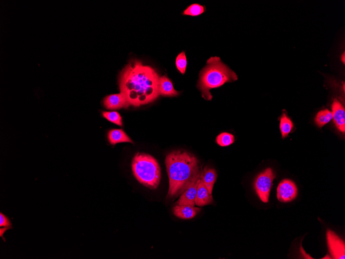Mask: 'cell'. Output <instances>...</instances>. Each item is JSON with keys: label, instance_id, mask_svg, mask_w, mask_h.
<instances>
[{"label": "cell", "instance_id": "6da1fadb", "mask_svg": "<svg viewBox=\"0 0 345 259\" xmlns=\"http://www.w3.org/2000/svg\"><path fill=\"white\" fill-rule=\"evenodd\" d=\"M160 77L152 67L136 59H131L120 72L119 87L128 107L148 104L159 96Z\"/></svg>", "mask_w": 345, "mask_h": 259}, {"label": "cell", "instance_id": "7a4b0ae2", "mask_svg": "<svg viewBox=\"0 0 345 259\" xmlns=\"http://www.w3.org/2000/svg\"><path fill=\"white\" fill-rule=\"evenodd\" d=\"M169 179L167 197L181 196L201 174L202 168L198 158L186 151H175L168 154L165 160Z\"/></svg>", "mask_w": 345, "mask_h": 259}, {"label": "cell", "instance_id": "3957f363", "mask_svg": "<svg viewBox=\"0 0 345 259\" xmlns=\"http://www.w3.org/2000/svg\"><path fill=\"white\" fill-rule=\"evenodd\" d=\"M237 79L236 73L225 64L220 58L212 57L200 72L198 88L201 92L202 97L210 101L213 98L210 92L211 89Z\"/></svg>", "mask_w": 345, "mask_h": 259}, {"label": "cell", "instance_id": "277c9868", "mask_svg": "<svg viewBox=\"0 0 345 259\" xmlns=\"http://www.w3.org/2000/svg\"><path fill=\"white\" fill-rule=\"evenodd\" d=\"M132 170L136 179L150 189H156L161 180V169L157 160L150 155L137 153L132 161Z\"/></svg>", "mask_w": 345, "mask_h": 259}, {"label": "cell", "instance_id": "5b68a950", "mask_svg": "<svg viewBox=\"0 0 345 259\" xmlns=\"http://www.w3.org/2000/svg\"><path fill=\"white\" fill-rule=\"evenodd\" d=\"M275 175L271 168L261 172L255 180L254 187L255 192L262 202H269L271 189Z\"/></svg>", "mask_w": 345, "mask_h": 259}, {"label": "cell", "instance_id": "8992f818", "mask_svg": "<svg viewBox=\"0 0 345 259\" xmlns=\"http://www.w3.org/2000/svg\"><path fill=\"white\" fill-rule=\"evenodd\" d=\"M298 188L295 183L289 179H284L277 188V198L283 203L291 202L298 196Z\"/></svg>", "mask_w": 345, "mask_h": 259}, {"label": "cell", "instance_id": "52a82bcc", "mask_svg": "<svg viewBox=\"0 0 345 259\" xmlns=\"http://www.w3.org/2000/svg\"><path fill=\"white\" fill-rule=\"evenodd\" d=\"M327 239L329 251L334 259H344L345 258V242L334 231L328 230Z\"/></svg>", "mask_w": 345, "mask_h": 259}, {"label": "cell", "instance_id": "ba28073f", "mask_svg": "<svg viewBox=\"0 0 345 259\" xmlns=\"http://www.w3.org/2000/svg\"><path fill=\"white\" fill-rule=\"evenodd\" d=\"M200 176L197 177L196 179L187 188L185 192L181 195L178 201L177 205H190L195 206V198L197 193L198 185L200 182Z\"/></svg>", "mask_w": 345, "mask_h": 259}, {"label": "cell", "instance_id": "9c48e42d", "mask_svg": "<svg viewBox=\"0 0 345 259\" xmlns=\"http://www.w3.org/2000/svg\"><path fill=\"white\" fill-rule=\"evenodd\" d=\"M106 108L109 110H118L128 107L127 101L121 93L108 95L103 101Z\"/></svg>", "mask_w": 345, "mask_h": 259}, {"label": "cell", "instance_id": "30bf717a", "mask_svg": "<svg viewBox=\"0 0 345 259\" xmlns=\"http://www.w3.org/2000/svg\"><path fill=\"white\" fill-rule=\"evenodd\" d=\"M333 120L337 128L342 132L345 131V110L344 106L337 100L332 105Z\"/></svg>", "mask_w": 345, "mask_h": 259}, {"label": "cell", "instance_id": "8fae6325", "mask_svg": "<svg viewBox=\"0 0 345 259\" xmlns=\"http://www.w3.org/2000/svg\"><path fill=\"white\" fill-rule=\"evenodd\" d=\"M201 209L190 205H177L173 208L174 215L179 219L190 220L201 212Z\"/></svg>", "mask_w": 345, "mask_h": 259}, {"label": "cell", "instance_id": "7c38bea8", "mask_svg": "<svg viewBox=\"0 0 345 259\" xmlns=\"http://www.w3.org/2000/svg\"><path fill=\"white\" fill-rule=\"evenodd\" d=\"M213 202L214 199L212 195L210 193L208 188H207L201 180L198 185L197 193L195 198L196 205L202 207L210 205Z\"/></svg>", "mask_w": 345, "mask_h": 259}, {"label": "cell", "instance_id": "4fadbf2b", "mask_svg": "<svg viewBox=\"0 0 345 259\" xmlns=\"http://www.w3.org/2000/svg\"><path fill=\"white\" fill-rule=\"evenodd\" d=\"M218 178V174L215 169L206 166L202 170L200 178L209 192L212 195L214 186Z\"/></svg>", "mask_w": 345, "mask_h": 259}, {"label": "cell", "instance_id": "5bb4252c", "mask_svg": "<svg viewBox=\"0 0 345 259\" xmlns=\"http://www.w3.org/2000/svg\"><path fill=\"white\" fill-rule=\"evenodd\" d=\"M160 95L165 97H177L179 92L176 91L172 81L167 76L160 77L159 79Z\"/></svg>", "mask_w": 345, "mask_h": 259}, {"label": "cell", "instance_id": "9a60e30c", "mask_svg": "<svg viewBox=\"0 0 345 259\" xmlns=\"http://www.w3.org/2000/svg\"><path fill=\"white\" fill-rule=\"evenodd\" d=\"M108 138L110 143L114 145L123 142L133 143L129 136L122 130L115 129L110 130L108 134Z\"/></svg>", "mask_w": 345, "mask_h": 259}, {"label": "cell", "instance_id": "2e32d148", "mask_svg": "<svg viewBox=\"0 0 345 259\" xmlns=\"http://www.w3.org/2000/svg\"><path fill=\"white\" fill-rule=\"evenodd\" d=\"M294 128L293 123L285 114H283L280 119V129L282 138H285Z\"/></svg>", "mask_w": 345, "mask_h": 259}, {"label": "cell", "instance_id": "e0dca14e", "mask_svg": "<svg viewBox=\"0 0 345 259\" xmlns=\"http://www.w3.org/2000/svg\"><path fill=\"white\" fill-rule=\"evenodd\" d=\"M333 118L332 112L328 110L321 111L317 114L315 121L316 124L319 128H322Z\"/></svg>", "mask_w": 345, "mask_h": 259}, {"label": "cell", "instance_id": "ac0fdd59", "mask_svg": "<svg viewBox=\"0 0 345 259\" xmlns=\"http://www.w3.org/2000/svg\"><path fill=\"white\" fill-rule=\"evenodd\" d=\"M206 11V7L199 4H193L189 6L183 12V15L198 16Z\"/></svg>", "mask_w": 345, "mask_h": 259}, {"label": "cell", "instance_id": "d6986e66", "mask_svg": "<svg viewBox=\"0 0 345 259\" xmlns=\"http://www.w3.org/2000/svg\"><path fill=\"white\" fill-rule=\"evenodd\" d=\"M234 141V136L228 132H223L218 135L216 138V142L221 146H228L232 144Z\"/></svg>", "mask_w": 345, "mask_h": 259}, {"label": "cell", "instance_id": "ffe728a7", "mask_svg": "<svg viewBox=\"0 0 345 259\" xmlns=\"http://www.w3.org/2000/svg\"><path fill=\"white\" fill-rule=\"evenodd\" d=\"M175 64L179 72L183 75L185 74L187 69V60L184 51L178 54L176 59Z\"/></svg>", "mask_w": 345, "mask_h": 259}, {"label": "cell", "instance_id": "44dd1931", "mask_svg": "<svg viewBox=\"0 0 345 259\" xmlns=\"http://www.w3.org/2000/svg\"><path fill=\"white\" fill-rule=\"evenodd\" d=\"M103 116L110 122L121 127L122 126V118L120 114L116 112H104Z\"/></svg>", "mask_w": 345, "mask_h": 259}, {"label": "cell", "instance_id": "7402d4cb", "mask_svg": "<svg viewBox=\"0 0 345 259\" xmlns=\"http://www.w3.org/2000/svg\"><path fill=\"white\" fill-rule=\"evenodd\" d=\"M0 227H3L7 230L12 228L10 220L2 212L0 213Z\"/></svg>", "mask_w": 345, "mask_h": 259}, {"label": "cell", "instance_id": "603a6c76", "mask_svg": "<svg viewBox=\"0 0 345 259\" xmlns=\"http://www.w3.org/2000/svg\"><path fill=\"white\" fill-rule=\"evenodd\" d=\"M345 53L343 54L342 56V61L345 63Z\"/></svg>", "mask_w": 345, "mask_h": 259}]
</instances>
